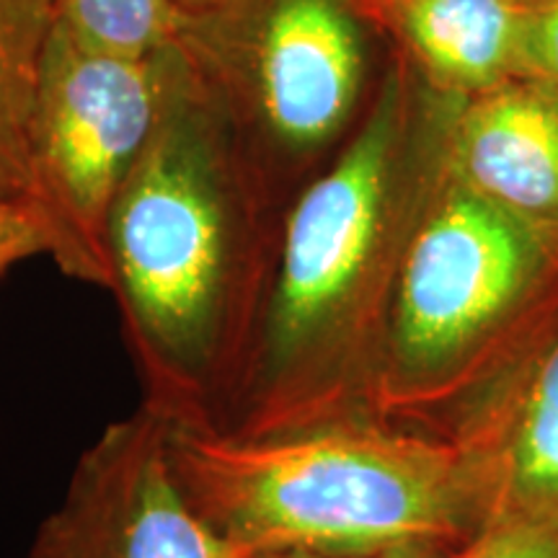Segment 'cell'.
Segmentation results:
<instances>
[{
  "mask_svg": "<svg viewBox=\"0 0 558 558\" xmlns=\"http://www.w3.org/2000/svg\"><path fill=\"white\" fill-rule=\"evenodd\" d=\"M290 202L177 45L109 222V292L145 407L228 429L248 386Z\"/></svg>",
  "mask_w": 558,
  "mask_h": 558,
  "instance_id": "obj_1",
  "label": "cell"
},
{
  "mask_svg": "<svg viewBox=\"0 0 558 558\" xmlns=\"http://www.w3.org/2000/svg\"><path fill=\"white\" fill-rule=\"evenodd\" d=\"M458 104L388 47L360 124L290 202L262 341L230 432L277 435L375 416L401 264L448 166Z\"/></svg>",
  "mask_w": 558,
  "mask_h": 558,
  "instance_id": "obj_2",
  "label": "cell"
},
{
  "mask_svg": "<svg viewBox=\"0 0 558 558\" xmlns=\"http://www.w3.org/2000/svg\"><path fill=\"white\" fill-rule=\"evenodd\" d=\"M166 445L197 518L246 558L450 554L484 520L456 439L378 416L277 435L169 422Z\"/></svg>",
  "mask_w": 558,
  "mask_h": 558,
  "instance_id": "obj_3",
  "label": "cell"
},
{
  "mask_svg": "<svg viewBox=\"0 0 558 558\" xmlns=\"http://www.w3.org/2000/svg\"><path fill=\"white\" fill-rule=\"evenodd\" d=\"M558 316V235L445 166L403 256L373 414L448 437Z\"/></svg>",
  "mask_w": 558,
  "mask_h": 558,
  "instance_id": "obj_4",
  "label": "cell"
},
{
  "mask_svg": "<svg viewBox=\"0 0 558 558\" xmlns=\"http://www.w3.org/2000/svg\"><path fill=\"white\" fill-rule=\"evenodd\" d=\"M386 45L360 0H226L177 39L284 202L360 124Z\"/></svg>",
  "mask_w": 558,
  "mask_h": 558,
  "instance_id": "obj_5",
  "label": "cell"
},
{
  "mask_svg": "<svg viewBox=\"0 0 558 558\" xmlns=\"http://www.w3.org/2000/svg\"><path fill=\"white\" fill-rule=\"evenodd\" d=\"M166 52L117 58L54 26L34 114L32 205L47 256L90 288L109 292L111 213L156 128Z\"/></svg>",
  "mask_w": 558,
  "mask_h": 558,
  "instance_id": "obj_6",
  "label": "cell"
},
{
  "mask_svg": "<svg viewBox=\"0 0 558 558\" xmlns=\"http://www.w3.org/2000/svg\"><path fill=\"white\" fill-rule=\"evenodd\" d=\"M166 429L145 403L107 424L75 460L24 558H246L184 499Z\"/></svg>",
  "mask_w": 558,
  "mask_h": 558,
  "instance_id": "obj_7",
  "label": "cell"
},
{
  "mask_svg": "<svg viewBox=\"0 0 558 558\" xmlns=\"http://www.w3.org/2000/svg\"><path fill=\"white\" fill-rule=\"evenodd\" d=\"M448 437L469 458L484 518H558V316Z\"/></svg>",
  "mask_w": 558,
  "mask_h": 558,
  "instance_id": "obj_8",
  "label": "cell"
},
{
  "mask_svg": "<svg viewBox=\"0 0 558 558\" xmlns=\"http://www.w3.org/2000/svg\"><path fill=\"white\" fill-rule=\"evenodd\" d=\"M448 169L484 199L558 235V99L514 78L460 101Z\"/></svg>",
  "mask_w": 558,
  "mask_h": 558,
  "instance_id": "obj_9",
  "label": "cell"
},
{
  "mask_svg": "<svg viewBox=\"0 0 558 558\" xmlns=\"http://www.w3.org/2000/svg\"><path fill=\"white\" fill-rule=\"evenodd\" d=\"M380 37L422 81L473 99L525 78V0H360Z\"/></svg>",
  "mask_w": 558,
  "mask_h": 558,
  "instance_id": "obj_10",
  "label": "cell"
},
{
  "mask_svg": "<svg viewBox=\"0 0 558 558\" xmlns=\"http://www.w3.org/2000/svg\"><path fill=\"white\" fill-rule=\"evenodd\" d=\"M58 0H0V199L32 205V132Z\"/></svg>",
  "mask_w": 558,
  "mask_h": 558,
  "instance_id": "obj_11",
  "label": "cell"
},
{
  "mask_svg": "<svg viewBox=\"0 0 558 558\" xmlns=\"http://www.w3.org/2000/svg\"><path fill=\"white\" fill-rule=\"evenodd\" d=\"M58 21L83 47L117 58H156L181 29L171 0H58Z\"/></svg>",
  "mask_w": 558,
  "mask_h": 558,
  "instance_id": "obj_12",
  "label": "cell"
},
{
  "mask_svg": "<svg viewBox=\"0 0 558 558\" xmlns=\"http://www.w3.org/2000/svg\"><path fill=\"white\" fill-rule=\"evenodd\" d=\"M445 558H558V518L488 512Z\"/></svg>",
  "mask_w": 558,
  "mask_h": 558,
  "instance_id": "obj_13",
  "label": "cell"
},
{
  "mask_svg": "<svg viewBox=\"0 0 558 558\" xmlns=\"http://www.w3.org/2000/svg\"><path fill=\"white\" fill-rule=\"evenodd\" d=\"M525 78L558 99V0H525Z\"/></svg>",
  "mask_w": 558,
  "mask_h": 558,
  "instance_id": "obj_14",
  "label": "cell"
},
{
  "mask_svg": "<svg viewBox=\"0 0 558 558\" xmlns=\"http://www.w3.org/2000/svg\"><path fill=\"white\" fill-rule=\"evenodd\" d=\"M50 254V239L37 207L29 202L0 199V277L32 259Z\"/></svg>",
  "mask_w": 558,
  "mask_h": 558,
  "instance_id": "obj_15",
  "label": "cell"
},
{
  "mask_svg": "<svg viewBox=\"0 0 558 558\" xmlns=\"http://www.w3.org/2000/svg\"><path fill=\"white\" fill-rule=\"evenodd\" d=\"M448 554H432V550H393L378 556H333V554H305V550H277V554H256L251 558H445Z\"/></svg>",
  "mask_w": 558,
  "mask_h": 558,
  "instance_id": "obj_16",
  "label": "cell"
},
{
  "mask_svg": "<svg viewBox=\"0 0 558 558\" xmlns=\"http://www.w3.org/2000/svg\"><path fill=\"white\" fill-rule=\"evenodd\" d=\"M222 3H226V0H171V5L177 9L181 21L205 16V13L215 11Z\"/></svg>",
  "mask_w": 558,
  "mask_h": 558,
  "instance_id": "obj_17",
  "label": "cell"
}]
</instances>
